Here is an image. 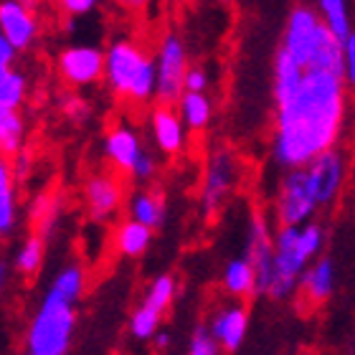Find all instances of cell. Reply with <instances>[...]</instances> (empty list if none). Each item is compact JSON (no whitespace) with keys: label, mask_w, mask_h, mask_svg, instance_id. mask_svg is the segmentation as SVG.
I'll list each match as a JSON object with an SVG mask.
<instances>
[{"label":"cell","mask_w":355,"mask_h":355,"mask_svg":"<svg viewBox=\"0 0 355 355\" xmlns=\"http://www.w3.org/2000/svg\"><path fill=\"white\" fill-rule=\"evenodd\" d=\"M350 112V89L338 71L307 69L302 87L274 110L269 155L282 171L304 168L312 157L338 148Z\"/></svg>","instance_id":"obj_1"},{"label":"cell","mask_w":355,"mask_h":355,"mask_svg":"<svg viewBox=\"0 0 355 355\" xmlns=\"http://www.w3.org/2000/svg\"><path fill=\"white\" fill-rule=\"evenodd\" d=\"M325 244L327 231L320 221H307L302 226H277L272 277L264 289V297L274 302L295 300L302 272L318 257H322Z\"/></svg>","instance_id":"obj_2"},{"label":"cell","mask_w":355,"mask_h":355,"mask_svg":"<svg viewBox=\"0 0 355 355\" xmlns=\"http://www.w3.org/2000/svg\"><path fill=\"white\" fill-rule=\"evenodd\" d=\"M104 82L117 102L135 110L155 102V53L140 38H114L104 51Z\"/></svg>","instance_id":"obj_3"},{"label":"cell","mask_w":355,"mask_h":355,"mask_svg":"<svg viewBox=\"0 0 355 355\" xmlns=\"http://www.w3.org/2000/svg\"><path fill=\"white\" fill-rule=\"evenodd\" d=\"M76 327V304L49 289L26 330L28 353L67 355Z\"/></svg>","instance_id":"obj_4"},{"label":"cell","mask_w":355,"mask_h":355,"mask_svg":"<svg viewBox=\"0 0 355 355\" xmlns=\"http://www.w3.org/2000/svg\"><path fill=\"white\" fill-rule=\"evenodd\" d=\"M246 160L239 155L231 145H216L208 150L203 173H200V191L198 203L206 218H216L221 208L234 198V193L244 185Z\"/></svg>","instance_id":"obj_5"},{"label":"cell","mask_w":355,"mask_h":355,"mask_svg":"<svg viewBox=\"0 0 355 355\" xmlns=\"http://www.w3.org/2000/svg\"><path fill=\"white\" fill-rule=\"evenodd\" d=\"M350 171H353V163H350L348 150L340 145L320 153L318 157H312L310 163L304 165V173H307V180H310L320 211H330L340 203L343 193L348 188Z\"/></svg>","instance_id":"obj_6"},{"label":"cell","mask_w":355,"mask_h":355,"mask_svg":"<svg viewBox=\"0 0 355 355\" xmlns=\"http://www.w3.org/2000/svg\"><path fill=\"white\" fill-rule=\"evenodd\" d=\"M318 211L320 206L304 168L284 171L272 198V214L277 226H302L307 221H315Z\"/></svg>","instance_id":"obj_7"},{"label":"cell","mask_w":355,"mask_h":355,"mask_svg":"<svg viewBox=\"0 0 355 355\" xmlns=\"http://www.w3.org/2000/svg\"><path fill=\"white\" fill-rule=\"evenodd\" d=\"M155 67H157V94L155 102L178 104L185 92V74H188V51L183 38L175 31H163L155 41Z\"/></svg>","instance_id":"obj_8"},{"label":"cell","mask_w":355,"mask_h":355,"mask_svg":"<svg viewBox=\"0 0 355 355\" xmlns=\"http://www.w3.org/2000/svg\"><path fill=\"white\" fill-rule=\"evenodd\" d=\"M325 28L327 26L320 18L318 8L310 6V3H297V6H292V10L287 15V23H284L282 49L287 53H292L307 69Z\"/></svg>","instance_id":"obj_9"},{"label":"cell","mask_w":355,"mask_h":355,"mask_svg":"<svg viewBox=\"0 0 355 355\" xmlns=\"http://www.w3.org/2000/svg\"><path fill=\"white\" fill-rule=\"evenodd\" d=\"M84 206L92 221L107 223L122 211L127 198L125 175L117 171H99L92 173L84 183Z\"/></svg>","instance_id":"obj_10"},{"label":"cell","mask_w":355,"mask_h":355,"mask_svg":"<svg viewBox=\"0 0 355 355\" xmlns=\"http://www.w3.org/2000/svg\"><path fill=\"white\" fill-rule=\"evenodd\" d=\"M104 51L94 46H71L56 56V69L69 87H89L104 79Z\"/></svg>","instance_id":"obj_11"},{"label":"cell","mask_w":355,"mask_h":355,"mask_svg":"<svg viewBox=\"0 0 355 355\" xmlns=\"http://www.w3.org/2000/svg\"><path fill=\"white\" fill-rule=\"evenodd\" d=\"M150 132L155 148L165 157H178L188 150V127H185L175 104L155 102L150 110Z\"/></svg>","instance_id":"obj_12"},{"label":"cell","mask_w":355,"mask_h":355,"mask_svg":"<svg viewBox=\"0 0 355 355\" xmlns=\"http://www.w3.org/2000/svg\"><path fill=\"white\" fill-rule=\"evenodd\" d=\"M335 287H338V266L333 257L322 254L302 272L297 300L302 302L304 310H318L335 295Z\"/></svg>","instance_id":"obj_13"},{"label":"cell","mask_w":355,"mask_h":355,"mask_svg":"<svg viewBox=\"0 0 355 355\" xmlns=\"http://www.w3.org/2000/svg\"><path fill=\"white\" fill-rule=\"evenodd\" d=\"M206 327L211 330L216 343L221 345L223 353H236L244 345L246 333H249V307L241 300L221 304L208 318Z\"/></svg>","instance_id":"obj_14"},{"label":"cell","mask_w":355,"mask_h":355,"mask_svg":"<svg viewBox=\"0 0 355 355\" xmlns=\"http://www.w3.org/2000/svg\"><path fill=\"white\" fill-rule=\"evenodd\" d=\"M0 33L18 51H28L41 33L36 8L26 6L23 0H3L0 3Z\"/></svg>","instance_id":"obj_15"},{"label":"cell","mask_w":355,"mask_h":355,"mask_svg":"<svg viewBox=\"0 0 355 355\" xmlns=\"http://www.w3.org/2000/svg\"><path fill=\"white\" fill-rule=\"evenodd\" d=\"M246 259L257 266L259 274V295L264 297V289L272 277V261H274V231L272 223L261 211H254L249 218V231H246Z\"/></svg>","instance_id":"obj_16"},{"label":"cell","mask_w":355,"mask_h":355,"mask_svg":"<svg viewBox=\"0 0 355 355\" xmlns=\"http://www.w3.org/2000/svg\"><path fill=\"white\" fill-rule=\"evenodd\" d=\"M142 153H145V148H142L140 135L135 132L130 125H125V122L112 125L107 130V135H104V157H107L112 171L130 178L137 160L142 157Z\"/></svg>","instance_id":"obj_17"},{"label":"cell","mask_w":355,"mask_h":355,"mask_svg":"<svg viewBox=\"0 0 355 355\" xmlns=\"http://www.w3.org/2000/svg\"><path fill=\"white\" fill-rule=\"evenodd\" d=\"M304 74H307V69H304L292 53H287L279 46L277 53H274V61H272V99H274V104H284L287 99H292V96L297 94V89L302 87Z\"/></svg>","instance_id":"obj_18"},{"label":"cell","mask_w":355,"mask_h":355,"mask_svg":"<svg viewBox=\"0 0 355 355\" xmlns=\"http://www.w3.org/2000/svg\"><path fill=\"white\" fill-rule=\"evenodd\" d=\"M153 234L155 229L127 216L125 221H119L112 231V252L125 259H140L153 244Z\"/></svg>","instance_id":"obj_19"},{"label":"cell","mask_w":355,"mask_h":355,"mask_svg":"<svg viewBox=\"0 0 355 355\" xmlns=\"http://www.w3.org/2000/svg\"><path fill=\"white\" fill-rule=\"evenodd\" d=\"M221 287L231 300H241L244 302V300L257 297L259 295V274H257V266L246 259V257L229 259L226 266H223Z\"/></svg>","instance_id":"obj_20"},{"label":"cell","mask_w":355,"mask_h":355,"mask_svg":"<svg viewBox=\"0 0 355 355\" xmlns=\"http://www.w3.org/2000/svg\"><path fill=\"white\" fill-rule=\"evenodd\" d=\"M18 226V175L13 160L0 155V239L10 236Z\"/></svg>","instance_id":"obj_21"},{"label":"cell","mask_w":355,"mask_h":355,"mask_svg":"<svg viewBox=\"0 0 355 355\" xmlns=\"http://www.w3.org/2000/svg\"><path fill=\"white\" fill-rule=\"evenodd\" d=\"M127 214L130 218L145 223L150 229H160L165 223V214H168L165 196L157 188H140L127 200Z\"/></svg>","instance_id":"obj_22"},{"label":"cell","mask_w":355,"mask_h":355,"mask_svg":"<svg viewBox=\"0 0 355 355\" xmlns=\"http://www.w3.org/2000/svg\"><path fill=\"white\" fill-rule=\"evenodd\" d=\"M175 107L193 135L206 132L214 122V99L206 92H183Z\"/></svg>","instance_id":"obj_23"},{"label":"cell","mask_w":355,"mask_h":355,"mask_svg":"<svg viewBox=\"0 0 355 355\" xmlns=\"http://www.w3.org/2000/svg\"><path fill=\"white\" fill-rule=\"evenodd\" d=\"M26 148V117L21 110H0V155L13 160Z\"/></svg>","instance_id":"obj_24"},{"label":"cell","mask_w":355,"mask_h":355,"mask_svg":"<svg viewBox=\"0 0 355 355\" xmlns=\"http://www.w3.org/2000/svg\"><path fill=\"white\" fill-rule=\"evenodd\" d=\"M44 257H46V236L38 234V231H31L28 236L21 241L18 252H15L13 269L21 274V277L31 279V277H36V274L41 272Z\"/></svg>","instance_id":"obj_25"},{"label":"cell","mask_w":355,"mask_h":355,"mask_svg":"<svg viewBox=\"0 0 355 355\" xmlns=\"http://www.w3.org/2000/svg\"><path fill=\"white\" fill-rule=\"evenodd\" d=\"M315 8H318L322 23L340 38L355 31L353 15H350V0H315Z\"/></svg>","instance_id":"obj_26"},{"label":"cell","mask_w":355,"mask_h":355,"mask_svg":"<svg viewBox=\"0 0 355 355\" xmlns=\"http://www.w3.org/2000/svg\"><path fill=\"white\" fill-rule=\"evenodd\" d=\"M28 94V79L18 69H0V110H21Z\"/></svg>","instance_id":"obj_27"},{"label":"cell","mask_w":355,"mask_h":355,"mask_svg":"<svg viewBox=\"0 0 355 355\" xmlns=\"http://www.w3.org/2000/svg\"><path fill=\"white\" fill-rule=\"evenodd\" d=\"M56 218H59V198H56V196L41 193V196H36V198L31 200L28 223L33 231L49 236L53 231V226H56Z\"/></svg>","instance_id":"obj_28"},{"label":"cell","mask_w":355,"mask_h":355,"mask_svg":"<svg viewBox=\"0 0 355 355\" xmlns=\"http://www.w3.org/2000/svg\"><path fill=\"white\" fill-rule=\"evenodd\" d=\"M56 295H61L69 302H79L87 292V272L82 264H67L64 269H59V274L53 277L51 287Z\"/></svg>","instance_id":"obj_29"},{"label":"cell","mask_w":355,"mask_h":355,"mask_svg":"<svg viewBox=\"0 0 355 355\" xmlns=\"http://www.w3.org/2000/svg\"><path fill=\"white\" fill-rule=\"evenodd\" d=\"M175 295H178V279L173 274H157L155 279L150 282V287L145 289V297H142V302L150 304V307H155L157 312H168L171 310V304L175 302Z\"/></svg>","instance_id":"obj_30"},{"label":"cell","mask_w":355,"mask_h":355,"mask_svg":"<svg viewBox=\"0 0 355 355\" xmlns=\"http://www.w3.org/2000/svg\"><path fill=\"white\" fill-rule=\"evenodd\" d=\"M160 322H163V312L140 302L135 307L132 318H130V333H132L135 340H153L160 330Z\"/></svg>","instance_id":"obj_31"},{"label":"cell","mask_w":355,"mask_h":355,"mask_svg":"<svg viewBox=\"0 0 355 355\" xmlns=\"http://www.w3.org/2000/svg\"><path fill=\"white\" fill-rule=\"evenodd\" d=\"M49 3H51L53 10H56L67 23H71L74 18H79V15L92 13V10L99 6V0H49Z\"/></svg>","instance_id":"obj_32"},{"label":"cell","mask_w":355,"mask_h":355,"mask_svg":"<svg viewBox=\"0 0 355 355\" xmlns=\"http://www.w3.org/2000/svg\"><path fill=\"white\" fill-rule=\"evenodd\" d=\"M221 345L216 343V338L211 335L206 325L196 327V333L191 338V345H188V355H221Z\"/></svg>","instance_id":"obj_33"},{"label":"cell","mask_w":355,"mask_h":355,"mask_svg":"<svg viewBox=\"0 0 355 355\" xmlns=\"http://www.w3.org/2000/svg\"><path fill=\"white\" fill-rule=\"evenodd\" d=\"M61 112H64V117L71 119L74 125H82V122L89 119V114H92V107H89V102H84L79 94H64V99H61Z\"/></svg>","instance_id":"obj_34"},{"label":"cell","mask_w":355,"mask_h":355,"mask_svg":"<svg viewBox=\"0 0 355 355\" xmlns=\"http://www.w3.org/2000/svg\"><path fill=\"white\" fill-rule=\"evenodd\" d=\"M343 79L350 92H355V31L343 38Z\"/></svg>","instance_id":"obj_35"},{"label":"cell","mask_w":355,"mask_h":355,"mask_svg":"<svg viewBox=\"0 0 355 355\" xmlns=\"http://www.w3.org/2000/svg\"><path fill=\"white\" fill-rule=\"evenodd\" d=\"M157 175V160L153 153H142V157L137 160V165H135V171H132V180H137V183H150L153 178Z\"/></svg>","instance_id":"obj_36"},{"label":"cell","mask_w":355,"mask_h":355,"mask_svg":"<svg viewBox=\"0 0 355 355\" xmlns=\"http://www.w3.org/2000/svg\"><path fill=\"white\" fill-rule=\"evenodd\" d=\"M211 79H208V71L203 67H191L188 74H185V92H206Z\"/></svg>","instance_id":"obj_37"},{"label":"cell","mask_w":355,"mask_h":355,"mask_svg":"<svg viewBox=\"0 0 355 355\" xmlns=\"http://www.w3.org/2000/svg\"><path fill=\"white\" fill-rule=\"evenodd\" d=\"M114 6L119 10H125L127 15H132V18H140V15L150 13V8L155 6V0H114Z\"/></svg>","instance_id":"obj_38"},{"label":"cell","mask_w":355,"mask_h":355,"mask_svg":"<svg viewBox=\"0 0 355 355\" xmlns=\"http://www.w3.org/2000/svg\"><path fill=\"white\" fill-rule=\"evenodd\" d=\"M15 53H18V49H15L10 41H8L3 33H0V69H10L15 64Z\"/></svg>","instance_id":"obj_39"},{"label":"cell","mask_w":355,"mask_h":355,"mask_svg":"<svg viewBox=\"0 0 355 355\" xmlns=\"http://www.w3.org/2000/svg\"><path fill=\"white\" fill-rule=\"evenodd\" d=\"M8 284H10V264L6 259H0V295L8 289Z\"/></svg>","instance_id":"obj_40"},{"label":"cell","mask_w":355,"mask_h":355,"mask_svg":"<svg viewBox=\"0 0 355 355\" xmlns=\"http://www.w3.org/2000/svg\"><path fill=\"white\" fill-rule=\"evenodd\" d=\"M153 343H155V348H168V345H171V335L165 333V330H157V335L153 338Z\"/></svg>","instance_id":"obj_41"},{"label":"cell","mask_w":355,"mask_h":355,"mask_svg":"<svg viewBox=\"0 0 355 355\" xmlns=\"http://www.w3.org/2000/svg\"><path fill=\"white\" fill-rule=\"evenodd\" d=\"M216 3H223V6H231V3H236V0H216Z\"/></svg>","instance_id":"obj_42"},{"label":"cell","mask_w":355,"mask_h":355,"mask_svg":"<svg viewBox=\"0 0 355 355\" xmlns=\"http://www.w3.org/2000/svg\"><path fill=\"white\" fill-rule=\"evenodd\" d=\"M353 137H355V114H353Z\"/></svg>","instance_id":"obj_43"},{"label":"cell","mask_w":355,"mask_h":355,"mask_svg":"<svg viewBox=\"0 0 355 355\" xmlns=\"http://www.w3.org/2000/svg\"><path fill=\"white\" fill-rule=\"evenodd\" d=\"M28 355H46V353H28Z\"/></svg>","instance_id":"obj_44"},{"label":"cell","mask_w":355,"mask_h":355,"mask_svg":"<svg viewBox=\"0 0 355 355\" xmlns=\"http://www.w3.org/2000/svg\"><path fill=\"white\" fill-rule=\"evenodd\" d=\"M185 3H196V0H185Z\"/></svg>","instance_id":"obj_45"}]
</instances>
